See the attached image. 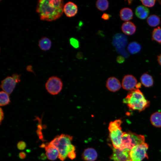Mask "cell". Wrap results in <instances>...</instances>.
Wrapping results in <instances>:
<instances>
[{"mask_svg": "<svg viewBox=\"0 0 161 161\" xmlns=\"http://www.w3.org/2000/svg\"><path fill=\"white\" fill-rule=\"evenodd\" d=\"M137 83V80L134 76L127 75L122 79V86L124 89L131 91L136 89Z\"/></svg>", "mask_w": 161, "mask_h": 161, "instance_id": "obj_10", "label": "cell"}, {"mask_svg": "<svg viewBox=\"0 0 161 161\" xmlns=\"http://www.w3.org/2000/svg\"><path fill=\"white\" fill-rule=\"evenodd\" d=\"M157 60L159 64L161 66V54L157 56Z\"/></svg>", "mask_w": 161, "mask_h": 161, "instance_id": "obj_36", "label": "cell"}, {"mask_svg": "<svg viewBox=\"0 0 161 161\" xmlns=\"http://www.w3.org/2000/svg\"><path fill=\"white\" fill-rule=\"evenodd\" d=\"M26 143L23 141H19L17 144V148L20 150H24L26 148Z\"/></svg>", "mask_w": 161, "mask_h": 161, "instance_id": "obj_29", "label": "cell"}, {"mask_svg": "<svg viewBox=\"0 0 161 161\" xmlns=\"http://www.w3.org/2000/svg\"><path fill=\"white\" fill-rule=\"evenodd\" d=\"M72 137L69 135L62 134L56 136L50 143L56 148L59 152L58 158L64 161L68 154L75 151V147L71 144Z\"/></svg>", "mask_w": 161, "mask_h": 161, "instance_id": "obj_3", "label": "cell"}, {"mask_svg": "<svg viewBox=\"0 0 161 161\" xmlns=\"http://www.w3.org/2000/svg\"><path fill=\"white\" fill-rule=\"evenodd\" d=\"M122 123L120 119L111 122L109 125V136L113 147L120 149L122 144V136L123 132L120 126Z\"/></svg>", "mask_w": 161, "mask_h": 161, "instance_id": "obj_4", "label": "cell"}, {"mask_svg": "<svg viewBox=\"0 0 161 161\" xmlns=\"http://www.w3.org/2000/svg\"><path fill=\"white\" fill-rule=\"evenodd\" d=\"M148 148V145L145 142L133 148L130 153L131 161H142L145 158L148 159L147 151Z\"/></svg>", "mask_w": 161, "mask_h": 161, "instance_id": "obj_6", "label": "cell"}, {"mask_svg": "<svg viewBox=\"0 0 161 161\" xmlns=\"http://www.w3.org/2000/svg\"><path fill=\"white\" fill-rule=\"evenodd\" d=\"M123 32L127 35H131L135 33L136 27L133 22L128 21L123 23L121 27Z\"/></svg>", "mask_w": 161, "mask_h": 161, "instance_id": "obj_16", "label": "cell"}, {"mask_svg": "<svg viewBox=\"0 0 161 161\" xmlns=\"http://www.w3.org/2000/svg\"><path fill=\"white\" fill-rule=\"evenodd\" d=\"M145 137L143 135L137 134L130 131L123 132L120 150L127 148L131 150L135 146L145 142Z\"/></svg>", "mask_w": 161, "mask_h": 161, "instance_id": "obj_5", "label": "cell"}, {"mask_svg": "<svg viewBox=\"0 0 161 161\" xmlns=\"http://www.w3.org/2000/svg\"><path fill=\"white\" fill-rule=\"evenodd\" d=\"M62 86L63 83L61 79L55 76L49 78L45 84L46 90L52 95H56L59 93Z\"/></svg>", "mask_w": 161, "mask_h": 161, "instance_id": "obj_8", "label": "cell"}, {"mask_svg": "<svg viewBox=\"0 0 161 161\" xmlns=\"http://www.w3.org/2000/svg\"><path fill=\"white\" fill-rule=\"evenodd\" d=\"M63 11L67 17H73L77 13L78 7L72 1H69L64 5Z\"/></svg>", "mask_w": 161, "mask_h": 161, "instance_id": "obj_12", "label": "cell"}, {"mask_svg": "<svg viewBox=\"0 0 161 161\" xmlns=\"http://www.w3.org/2000/svg\"><path fill=\"white\" fill-rule=\"evenodd\" d=\"M142 4L145 7H152L154 6L155 3V0H141Z\"/></svg>", "mask_w": 161, "mask_h": 161, "instance_id": "obj_28", "label": "cell"}, {"mask_svg": "<svg viewBox=\"0 0 161 161\" xmlns=\"http://www.w3.org/2000/svg\"><path fill=\"white\" fill-rule=\"evenodd\" d=\"M117 61L119 63H122L124 61V57L122 56H118L117 58Z\"/></svg>", "mask_w": 161, "mask_h": 161, "instance_id": "obj_31", "label": "cell"}, {"mask_svg": "<svg viewBox=\"0 0 161 161\" xmlns=\"http://www.w3.org/2000/svg\"><path fill=\"white\" fill-rule=\"evenodd\" d=\"M26 154L24 152H21L19 154V157L21 159H24L26 157Z\"/></svg>", "mask_w": 161, "mask_h": 161, "instance_id": "obj_35", "label": "cell"}, {"mask_svg": "<svg viewBox=\"0 0 161 161\" xmlns=\"http://www.w3.org/2000/svg\"><path fill=\"white\" fill-rule=\"evenodd\" d=\"M69 41L70 44L75 48H78L79 47V41L76 38H71L69 39Z\"/></svg>", "mask_w": 161, "mask_h": 161, "instance_id": "obj_27", "label": "cell"}, {"mask_svg": "<svg viewBox=\"0 0 161 161\" xmlns=\"http://www.w3.org/2000/svg\"><path fill=\"white\" fill-rule=\"evenodd\" d=\"M68 157L72 160L75 158L76 157V154L75 151L69 153L68 155Z\"/></svg>", "mask_w": 161, "mask_h": 161, "instance_id": "obj_33", "label": "cell"}, {"mask_svg": "<svg viewBox=\"0 0 161 161\" xmlns=\"http://www.w3.org/2000/svg\"><path fill=\"white\" fill-rule=\"evenodd\" d=\"M96 6L99 10L105 11L109 7V2L106 0H98L96 1Z\"/></svg>", "mask_w": 161, "mask_h": 161, "instance_id": "obj_26", "label": "cell"}, {"mask_svg": "<svg viewBox=\"0 0 161 161\" xmlns=\"http://www.w3.org/2000/svg\"><path fill=\"white\" fill-rule=\"evenodd\" d=\"M0 124H1V122L3 120L4 118V114L3 111L1 108H0Z\"/></svg>", "mask_w": 161, "mask_h": 161, "instance_id": "obj_34", "label": "cell"}, {"mask_svg": "<svg viewBox=\"0 0 161 161\" xmlns=\"http://www.w3.org/2000/svg\"><path fill=\"white\" fill-rule=\"evenodd\" d=\"M64 5L61 0H40L37 3L36 11L41 20L52 21L62 16Z\"/></svg>", "mask_w": 161, "mask_h": 161, "instance_id": "obj_1", "label": "cell"}, {"mask_svg": "<svg viewBox=\"0 0 161 161\" xmlns=\"http://www.w3.org/2000/svg\"><path fill=\"white\" fill-rule=\"evenodd\" d=\"M159 3L161 4V1H158Z\"/></svg>", "mask_w": 161, "mask_h": 161, "instance_id": "obj_38", "label": "cell"}, {"mask_svg": "<svg viewBox=\"0 0 161 161\" xmlns=\"http://www.w3.org/2000/svg\"><path fill=\"white\" fill-rule=\"evenodd\" d=\"M133 13L132 10L129 8L125 7L120 12V16L121 20L128 21L133 18Z\"/></svg>", "mask_w": 161, "mask_h": 161, "instance_id": "obj_18", "label": "cell"}, {"mask_svg": "<svg viewBox=\"0 0 161 161\" xmlns=\"http://www.w3.org/2000/svg\"><path fill=\"white\" fill-rule=\"evenodd\" d=\"M0 105L4 106L8 105L10 101L9 94L4 91H1L0 92Z\"/></svg>", "mask_w": 161, "mask_h": 161, "instance_id": "obj_24", "label": "cell"}, {"mask_svg": "<svg viewBox=\"0 0 161 161\" xmlns=\"http://www.w3.org/2000/svg\"><path fill=\"white\" fill-rule=\"evenodd\" d=\"M152 40L161 44V28L158 27L154 29L152 33Z\"/></svg>", "mask_w": 161, "mask_h": 161, "instance_id": "obj_25", "label": "cell"}, {"mask_svg": "<svg viewBox=\"0 0 161 161\" xmlns=\"http://www.w3.org/2000/svg\"><path fill=\"white\" fill-rule=\"evenodd\" d=\"M127 43V37L123 34L117 33L113 37V44L117 52L124 58L129 56V54L125 49Z\"/></svg>", "mask_w": 161, "mask_h": 161, "instance_id": "obj_7", "label": "cell"}, {"mask_svg": "<svg viewBox=\"0 0 161 161\" xmlns=\"http://www.w3.org/2000/svg\"><path fill=\"white\" fill-rule=\"evenodd\" d=\"M141 83L145 87H150L154 84V80L152 76L147 73H143L140 78Z\"/></svg>", "mask_w": 161, "mask_h": 161, "instance_id": "obj_19", "label": "cell"}, {"mask_svg": "<svg viewBox=\"0 0 161 161\" xmlns=\"http://www.w3.org/2000/svg\"><path fill=\"white\" fill-rule=\"evenodd\" d=\"M111 17V15L106 13H103L101 16V18L105 20H109Z\"/></svg>", "mask_w": 161, "mask_h": 161, "instance_id": "obj_30", "label": "cell"}, {"mask_svg": "<svg viewBox=\"0 0 161 161\" xmlns=\"http://www.w3.org/2000/svg\"><path fill=\"white\" fill-rule=\"evenodd\" d=\"M82 157V159L86 161H94L97 157V154L96 151L92 148H88L86 149L83 152Z\"/></svg>", "mask_w": 161, "mask_h": 161, "instance_id": "obj_15", "label": "cell"}, {"mask_svg": "<svg viewBox=\"0 0 161 161\" xmlns=\"http://www.w3.org/2000/svg\"><path fill=\"white\" fill-rule=\"evenodd\" d=\"M151 124L157 128L161 127V112H156L152 114L150 117Z\"/></svg>", "mask_w": 161, "mask_h": 161, "instance_id": "obj_20", "label": "cell"}, {"mask_svg": "<svg viewBox=\"0 0 161 161\" xmlns=\"http://www.w3.org/2000/svg\"><path fill=\"white\" fill-rule=\"evenodd\" d=\"M77 57L78 58H81L82 57L83 55L81 52H78L77 54Z\"/></svg>", "mask_w": 161, "mask_h": 161, "instance_id": "obj_37", "label": "cell"}, {"mask_svg": "<svg viewBox=\"0 0 161 161\" xmlns=\"http://www.w3.org/2000/svg\"><path fill=\"white\" fill-rule=\"evenodd\" d=\"M106 86L110 91L115 92L121 88V85L119 80L114 77L109 78L106 82Z\"/></svg>", "mask_w": 161, "mask_h": 161, "instance_id": "obj_13", "label": "cell"}, {"mask_svg": "<svg viewBox=\"0 0 161 161\" xmlns=\"http://www.w3.org/2000/svg\"><path fill=\"white\" fill-rule=\"evenodd\" d=\"M51 45V41L46 37L41 38L38 41V46L43 51H46L49 50Z\"/></svg>", "mask_w": 161, "mask_h": 161, "instance_id": "obj_21", "label": "cell"}, {"mask_svg": "<svg viewBox=\"0 0 161 161\" xmlns=\"http://www.w3.org/2000/svg\"><path fill=\"white\" fill-rule=\"evenodd\" d=\"M46 155L48 159L53 160L58 157L59 152L58 149L50 143L45 145Z\"/></svg>", "mask_w": 161, "mask_h": 161, "instance_id": "obj_14", "label": "cell"}, {"mask_svg": "<svg viewBox=\"0 0 161 161\" xmlns=\"http://www.w3.org/2000/svg\"><path fill=\"white\" fill-rule=\"evenodd\" d=\"M113 152L110 157L111 159L114 161H131L130 153L131 150L125 148L123 150L112 148Z\"/></svg>", "mask_w": 161, "mask_h": 161, "instance_id": "obj_9", "label": "cell"}, {"mask_svg": "<svg viewBox=\"0 0 161 161\" xmlns=\"http://www.w3.org/2000/svg\"><path fill=\"white\" fill-rule=\"evenodd\" d=\"M18 83L20 81V76L18 74H15L12 75V76Z\"/></svg>", "mask_w": 161, "mask_h": 161, "instance_id": "obj_32", "label": "cell"}, {"mask_svg": "<svg viewBox=\"0 0 161 161\" xmlns=\"http://www.w3.org/2000/svg\"><path fill=\"white\" fill-rule=\"evenodd\" d=\"M123 102L126 104L130 110L139 112L143 111L150 105L149 101L146 99L139 89L130 91Z\"/></svg>", "mask_w": 161, "mask_h": 161, "instance_id": "obj_2", "label": "cell"}, {"mask_svg": "<svg viewBox=\"0 0 161 161\" xmlns=\"http://www.w3.org/2000/svg\"><path fill=\"white\" fill-rule=\"evenodd\" d=\"M141 48V46L139 43L136 41H133L129 44L127 50L130 53L134 54L139 52Z\"/></svg>", "mask_w": 161, "mask_h": 161, "instance_id": "obj_22", "label": "cell"}, {"mask_svg": "<svg viewBox=\"0 0 161 161\" xmlns=\"http://www.w3.org/2000/svg\"><path fill=\"white\" fill-rule=\"evenodd\" d=\"M15 80L11 76H7L1 81V88L9 95L14 90L16 83Z\"/></svg>", "mask_w": 161, "mask_h": 161, "instance_id": "obj_11", "label": "cell"}, {"mask_svg": "<svg viewBox=\"0 0 161 161\" xmlns=\"http://www.w3.org/2000/svg\"><path fill=\"white\" fill-rule=\"evenodd\" d=\"M135 14L139 18L144 19L148 16L149 13V9L144 6L139 5L136 8Z\"/></svg>", "mask_w": 161, "mask_h": 161, "instance_id": "obj_17", "label": "cell"}, {"mask_svg": "<svg viewBox=\"0 0 161 161\" xmlns=\"http://www.w3.org/2000/svg\"><path fill=\"white\" fill-rule=\"evenodd\" d=\"M147 22L150 26L155 27L160 24V19L157 16L154 14L151 15L148 17Z\"/></svg>", "mask_w": 161, "mask_h": 161, "instance_id": "obj_23", "label": "cell"}]
</instances>
